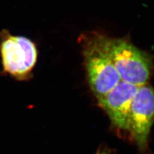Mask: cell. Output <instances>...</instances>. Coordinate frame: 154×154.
Wrapping results in <instances>:
<instances>
[{"instance_id":"obj_1","label":"cell","mask_w":154,"mask_h":154,"mask_svg":"<svg viewBox=\"0 0 154 154\" xmlns=\"http://www.w3.org/2000/svg\"><path fill=\"white\" fill-rule=\"evenodd\" d=\"M107 37L90 32L82 33L79 38L88 84L97 100L121 80L107 50Z\"/></svg>"},{"instance_id":"obj_2","label":"cell","mask_w":154,"mask_h":154,"mask_svg":"<svg viewBox=\"0 0 154 154\" xmlns=\"http://www.w3.org/2000/svg\"><path fill=\"white\" fill-rule=\"evenodd\" d=\"M107 46L121 80L139 87L148 84L153 68L152 58L148 53L123 38L107 36Z\"/></svg>"},{"instance_id":"obj_3","label":"cell","mask_w":154,"mask_h":154,"mask_svg":"<svg viewBox=\"0 0 154 154\" xmlns=\"http://www.w3.org/2000/svg\"><path fill=\"white\" fill-rule=\"evenodd\" d=\"M0 56L3 73L17 81H27L33 76L38 59L35 43L30 38L0 32Z\"/></svg>"},{"instance_id":"obj_4","label":"cell","mask_w":154,"mask_h":154,"mask_svg":"<svg viewBox=\"0 0 154 154\" xmlns=\"http://www.w3.org/2000/svg\"><path fill=\"white\" fill-rule=\"evenodd\" d=\"M154 123V89L146 84L139 87L132 100L127 132L139 150H148V138Z\"/></svg>"},{"instance_id":"obj_5","label":"cell","mask_w":154,"mask_h":154,"mask_svg":"<svg viewBox=\"0 0 154 154\" xmlns=\"http://www.w3.org/2000/svg\"><path fill=\"white\" fill-rule=\"evenodd\" d=\"M138 88L139 86L120 80L109 92L97 100L112 126L119 132H127L131 105Z\"/></svg>"},{"instance_id":"obj_6","label":"cell","mask_w":154,"mask_h":154,"mask_svg":"<svg viewBox=\"0 0 154 154\" xmlns=\"http://www.w3.org/2000/svg\"><path fill=\"white\" fill-rule=\"evenodd\" d=\"M96 154H110L109 150L105 148H100Z\"/></svg>"}]
</instances>
